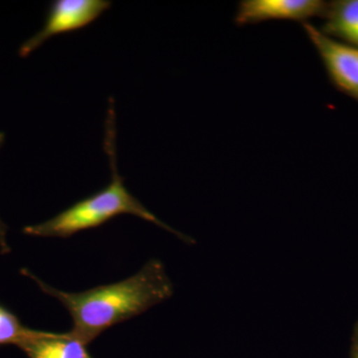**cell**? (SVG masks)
<instances>
[{"label": "cell", "mask_w": 358, "mask_h": 358, "mask_svg": "<svg viewBox=\"0 0 358 358\" xmlns=\"http://www.w3.org/2000/svg\"><path fill=\"white\" fill-rule=\"evenodd\" d=\"M350 358H358V348H352V352H350Z\"/></svg>", "instance_id": "11"}, {"label": "cell", "mask_w": 358, "mask_h": 358, "mask_svg": "<svg viewBox=\"0 0 358 358\" xmlns=\"http://www.w3.org/2000/svg\"><path fill=\"white\" fill-rule=\"evenodd\" d=\"M90 358H92V357H90Z\"/></svg>", "instance_id": "12"}, {"label": "cell", "mask_w": 358, "mask_h": 358, "mask_svg": "<svg viewBox=\"0 0 358 358\" xmlns=\"http://www.w3.org/2000/svg\"><path fill=\"white\" fill-rule=\"evenodd\" d=\"M37 333L38 331L23 326L15 313L0 305V345H14L20 348Z\"/></svg>", "instance_id": "8"}, {"label": "cell", "mask_w": 358, "mask_h": 358, "mask_svg": "<svg viewBox=\"0 0 358 358\" xmlns=\"http://www.w3.org/2000/svg\"><path fill=\"white\" fill-rule=\"evenodd\" d=\"M303 27L334 86L358 101V48L327 36L310 23L303 22Z\"/></svg>", "instance_id": "4"}, {"label": "cell", "mask_w": 358, "mask_h": 358, "mask_svg": "<svg viewBox=\"0 0 358 358\" xmlns=\"http://www.w3.org/2000/svg\"><path fill=\"white\" fill-rule=\"evenodd\" d=\"M109 0H54L49 6L43 27L21 44L18 55L26 58L58 35L84 29L109 10Z\"/></svg>", "instance_id": "3"}, {"label": "cell", "mask_w": 358, "mask_h": 358, "mask_svg": "<svg viewBox=\"0 0 358 358\" xmlns=\"http://www.w3.org/2000/svg\"><path fill=\"white\" fill-rule=\"evenodd\" d=\"M4 141H6V134L0 131V148L3 145ZM0 252L1 254H8L10 252V247L7 243V226L1 218H0Z\"/></svg>", "instance_id": "9"}, {"label": "cell", "mask_w": 358, "mask_h": 358, "mask_svg": "<svg viewBox=\"0 0 358 358\" xmlns=\"http://www.w3.org/2000/svg\"><path fill=\"white\" fill-rule=\"evenodd\" d=\"M86 343L74 334L38 331L20 350L28 358H90Z\"/></svg>", "instance_id": "6"}, {"label": "cell", "mask_w": 358, "mask_h": 358, "mask_svg": "<svg viewBox=\"0 0 358 358\" xmlns=\"http://www.w3.org/2000/svg\"><path fill=\"white\" fill-rule=\"evenodd\" d=\"M327 2L322 0H243L238 6L237 25L255 24L268 20L307 22L312 17H324Z\"/></svg>", "instance_id": "5"}, {"label": "cell", "mask_w": 358, "mask_h": 358, "mask_svg": "<svg viewBox=\"0 0 358 358\" xmlns=\"http://www.w3.org/2000/svg\"><path fill=\"white\" fill-rule=\"evenodd\" d=\"M320 31L358 48V0H338L327 4Z\"/></svg>", "instance_id": "7"}, {"label": "cell", "mask_w": 358, "mask_h": 358, "mask_svg": "<svg viewBox=\"0 0 358 358\" xmlns=\"http://www.w3.org/2000/svg\"><path fill=\"white\" fill-rule=\"evenodd\" d=\"M21 272L36 282L43 293L57 299L64 306L73 320L71 333L86 345L110 327L169 300L174 293L166 267L157 259L148 261L128 279L80 293L53 288L26 268Z\"/></svg>", "instance_id": "1"}, {"label": "cell", "mask_w": 358, "mask_h": 358, "mask_svg": "<svg viewBox=\"0 0 358 358\" xmlns=\"http://www.w3.org/2000/svg\"><path fill=\"white\" fill-rule=\"evenodd\" d=\"M105 131L103 148L109 157L112 171V180L109 185L100 192L71 205L49 220L25 226L23 233L33 237L69 238L82 231L100 227L117 216L129 214L155 224L162 229L173 233L186 243H194L192 237L186 236L162 222L140 200L136 199L124 185V178L120 174L117 166L115 113L113 99L109 101Z\"/></svg>", "instance_id": "2"}, {"label": "cell", "mask_w": 358, "mask_h": 358, "mask_svg": "<svg viewBox=\"0 0 358 358\" xmlns=\"http://www.w3.org/2000/svg\"><path fill=\"white\" fill-rule=\"evenodd\" d=\"M352 348H358V322L353 329Z\"/></svg>", "instance_id": "10"}]
</instances>
